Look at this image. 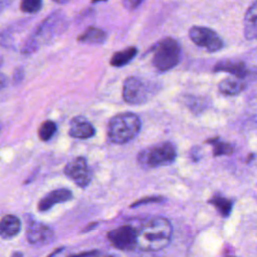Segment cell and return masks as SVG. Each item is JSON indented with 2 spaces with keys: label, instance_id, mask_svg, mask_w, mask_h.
Here are the masks:
<instances>
[{
  "label": "cell",
  "instance_id": "obj_10",
  "mask_svg": "<svg viewBox=\"0 0 257 257\" xmlns=\"http://www.w3.org/2000/svg\"><path fill=\"white\" fill-rule=\"evenodd\" d=\"M27 241L35 246H43L51 243L54 239L53 231L50 227L32 221L28 224L26 229Z\"/></svg>",
  "mask_w": 257,
  "mask_h": 257
},
{
  "label": "cell",
  "instance_id": "obj_2",
  "mask_svg": "<svg viewBox=\"0 0 257 257\" xmlns=\"http://www.w3.org/2000/svg\"><path fill=\"white\" fill-rule=\"evenodd\" d=\"M68 25V20L64 12L57 10L48 15L32 32V34L25 41L22 52L32 53L36 51L41 45L49 43L55 37L62 34Z\"/></svg>",
  "mask_w": 257,
  "mask_h": 257
},
{
  "label": "cell",
  "instance_id": "obj_26",
  "mask_svg": "<svg viewBox=\"0 0 257 257\" xmlns=\"http://www.w3.org/2000/svg\"><path fill=\"white\" fill-rule=\"evenodd\" d=\"M11 2H12V0H1V9L4 10V8L6 6H8Z\"/></svg>",
  "mask_w": 257,
  "mask_h": 257
},
{
  "label": "cell",
  "instance_id": "obj_19",
  "mask_svg": "<svg viewBox=\"0 0 257 257\" xmlns=\"http://www.w3.org/2000/svg\"><path fill=\"white\" fill-rule=\"evenodd\" d=\"M208 203L214 206L222 217H228L231 214L233 202L230 199L225 198L224 196L216 194L208 200Z\"/></svg>",
  "mask_w": 257,
  "mask_h": 257
},
{
  "label": "cell",
  "instance_id": "obj_11",
  "mask_svg": "<svg viewBox=\"0 0 257 257\" xmlns=\"http://www.w3.org/2000/svg\"><path fill=\"white\" fill-rule=\"evenodd\" d=\"M72 197H73V195H72L71 191L68 189L61 188V189L53 190L39 200L38 206H37L38 211H40V212L48 211L55 204L67 202V201L71 200Z\"/></svg>",
  "mask_w": 257,
  "mask_h": 257
},
{
  "label": "cell",
  "instance_id": "obj_16",
  "mask_svg": "<svg viewBox=\"0 0 257 257\" xmlns=\"http://www.w3.org/2000/svg\"><path fill=\"white\" fill-rule=\"evenodd\" d=\"M21 228V223L15 215H4L0 222V234L3 239H10L16 236Z\"/></svg>",
  "mask_w": 257,
  "mask_h": 257
},
{
  "label": "cell",
  "instance_id": "obj_1",
  "mask_svg": "<svg viewBox=\"0 0 257 257\" xmlns=\"http://www.w3.org/2000/svg\"><path fill=\"white\" fill-rule=\"evenodd\" d=\"M173 227L164 217H152L138 227V249L146 252L159 251L168 246Z\"/></svg>",
  "mask_w": 257,
  "mask_h": 257
},
{
  "label": "cell",
  "instance_id": "obj_18",
  "mask_svg": "<svg viewBox=\"0 0 257 257\" xmlns=\"http://www.w3.org/2000/svg\"><path fill=\"white\" fill-rule=\"evenodd\" d=\"M137 53H138L137 47H135V46L126 47L123 50L113 53L110 57L109 63L111 66H114V67L123 66V65L127 64L128 62H131L134 59V57L137 55Z\"/></svg>",
  "mask_w": 257,
  "mask_h": 257
},
{
  "label": "cell",
  "instance_id": "obj_6",
  "mask_svg": "<svg viewBox=\"0 0 257 257\" xmlns=\"http://www.w3.org/2000/svg\"><path fill=\"white\" fill-rule=\"evenodd\" d=\"M189 38L197 46L205 48L208 52H217L224 46L220 35L213 29L205 26H192L189 29Z\"/></svg>",
  "mask_w": 257,
  "mask_h": 257
},
{
  "label": "cell",
  "instance_id": "obj_7",
  "mask_svg": "<svg viewBox=\"0 0 257 257\" xmlns=\"http://www.w3.org/2000/svg\"><path fill=\"white\" fill-rule=\"evenodd\" d=\"M109 243L121 251H133L138 248V228L134 225H122L109 230L106 234Z\"/></svg>",
  "mask_w": 257,
  "mask_h": 257
},
{
  "label": "cell",
  "instance_id": "obj_8",
  "mask_svg": "<svg viewBox=\"0 0 257 257\" xmlns=\"http://www.w3.org/2000/svg\"><path fill=\"white\" fill-rule=\"evenodd\" d=\"M149 96L148 85L137 76H128L123 81L122 98L131 104H142Z\"/></svg>",
  "mask_w": 257,
  "mask_h": 257
},
{
  "label": "cell",
  "instance_id": "obj_4",
  "mask_svg": "<svg viewBox=\"0 0 257 257\" xmlns=\"http://www.w3.org/2000/svg\"><path fill=\"white\" fill-rule=\"evenodd\" d=\"M153 66L160 72L172 69L179 64L182 55L180 43L173 37H166L158 41L152 48Z\"/></svg>",
  "mask_w": 257,
  "mask_h": 257
},
{
  "label": "cell",
  "instance_id": "obj_3",
  "mask_svg": "<svg viewBox=\"0 0 257 257\" xmlns=\"http://www.w3.org/2000/svg\"><path fill=\"white\" fill-rule=\"evenodd\" d=\"M140 130V117L133 112H122L109 119L107 137L114 144H125L137 137Z\"/></svg>",
  "mask_w": 257,
  "mask_h": 257
},
{
  "label": "cell",
  "instance_id": "obj_15",
  "mask_svg": "<svg viewBox=\"0 0 257 257\" xmlns=\"http://www.w3.org/2000/svg\"><path fill=\"white\" fill-rule=\"evenodd\" d=\"M245 87L246 83L244 81V78H240L234 75L222 79L218 84L219 91L225 95L239 94L245 89Z\"/></svg>",
  "mask_w": 257,
  "mask_h": 257
},
{
  "label": "cell",
  "instance_id": "obj_24",
  "mask_svg": "<svg viewBox=\"0 0 257 257\" xmlns=\"http://www.w3.org/2000/svg\"><path fill=\"white\" fill-rule=\"evenodd\" d=\"M143 1L144 0H121V3L126 10L133 11L137 9L143 3Z\"/></svg>",
  "mask_w": 257,
  "mask_h": 257
},
{
  "label": "cell",
  "instance_id": "obj_25",
  "mask_svg": "<svg viewBox=\"0 0 257 257\" xmlns=\"http://www.w3.org/2000/svg\"><path fill=\"white\" fill-rule=\"evenodd\" d=\"M23 76H24L23 70H22L21 68H17V69L15 70V72L13 73V80L19 82V81L23 78Z\"/></svg>",
  "mask_w": 257,
  "mask_h": 257
},
{
  "label": "cell",
  "instance_id": "obj_21",
  "mask_svg": "<svg viewBox=\"0 0 257 257\" xmlns=\"http://www.w3.org/2000/svg\"><path fill=\"white\" fill-rule=\"evenodd\" d=\"M55 132H56V123L52 120H45L39 126L38 137L41 141L46 142L52 138Z\"/></svg>",
  "mask_w": 257,
  "mask_h": 257
},
{
  "label": "cell",
  "instance_id": "obj_27",
  "mask_svg": "<svg viewBox=\"0 0 257 257\" xmlns=\"http://www.w3.org/2000/svg\"><path fill=\"white\" fill-rule=\"evenodd\" d=\"M53 2H55V3H57V4H65V3H67L69 0H52Z\"/></svg>",
  "mask_w": 257,
  "mask_h": 257
},
{
  "label": "cell",
  "instance_id": "obj_28",
  "mask_svg": "<svg viewBox=\"0 0 257 257\" xmlns=\"http://www.w3.org/2000/svg\"><path fill=\"white\" fill-rule=\"evenodd\" d=\"M104 1H107V0H91V3H92V4H96V3L104 2Z\"/></svg>",
  "mask_w": 257,
  "mask_h": 257
},
{
  "label": "cell",
  "instance_id": "obj_17",
  "mask_svg": "<svg viewBox=\"0 0 257 257\" xmlns=\"http://www.w3.org/2000/svg\"><path fill=\"white\" fill-rule=\"evenodd\" d=\"M106 32L98 27L89 26L78 37L77 41L88 44H102L106 40Z\"/></svg>",
  "mask_w": 257,
  "mask_h": 257
},
{
  "label": "cell",
  "instance_id": "obj_5",
  "mask_svg": "<svg viewBox=\"0 0 257 257\" xmlns=\"http://www.w3.org/2000/svg\"><path fill=\"white\" fill-rule=\"evenodd\" d=\"M176 158V147L170 142H164L141 151L138 156V162L144 169H152L168 166L174 163Z\"/></svg>",
  "mask_w": 257,
  "mask_h": 257
},
{
  "label": "cell",
  "instance_id": "obj_23",
  "mask_svg": "<svg viewBox=\"0 0 257 257\" xmlns=\"http://www.w3.org/2000/svg\"><path fill=\"white\" fill-rule=\"evenodd\" d=\"M161 200H163V198L160 197V196H151V197H147V198L136 201L134 204L131 205V207L134 208V207H137V206H140V205H143V204L157 203V202H161Z\"/></svg>",
  "mask_w": 257,
  "mask_h": 257
},
{
  "label": "cell",
  "instance_id": "obj_13",
  "mask_svg": "<svg viewBox=\"0 0 257 257\" xmlns=\"http://www.w3.org/2000/svg\"><path fill=\"white\" fill-rule=\"evenodd\" d=\"M214 71H226L240 78H244L249 73L245 63L236 59H224L217 62Z\"/></svg>",
  "mask_w": 257,
  "mask_h": 257
},
{
  "label": "cell",
  "instance_id": "obj_12",
  "mask_svg": "<svg viewBox=\"0 0 257 257\" xmlns=\"http://www.w3.org/2000/svg\"><path fill=\"white\" fill-rule=\"evenodd\" d=\"M68 134L75 139H88L94 136L95 130L89 121L81 116H77L71 119Z\"/></svg>",
  "mask_w": 257,
  "mask_h": 257
},
{
  "label": "cell",
  "instance_id": "obj_20",
  "mask_svg": "<svg viewBox=\"0 0 257 257\" xmlns=\"http://www.w3.org/2000/svg\"><path fill=\"white\" fill-rule=\"evenodd\" d=\"M206 143L210 144L213 147V156L214 157L231 155L234 152V147L231 144L222 141L219 137L209 139L206 141Z\"/></svg>",
  "mask_w": 257,
  "mask_h": 257
},
{
  "label": "cell",
  "instance_id": "obj_14",
  "mask_svg": "<svg viewBox=\"0 0 257 257\" xmlns=\"http://www.w3.org/2000/svg\"><path fill=\"white\" fill-rule=\"evenodd\" d=\"M244 36L247 40L257 39V0L254 1L245 12Z\"/></svg>",
  "mask_w": 257,
  "mask_h": 257
},
{
  "label": "cell",
  "instance_id": "obj_9",
  "mask_svg": "<svg viewBox=\"0 0 257 257\" xmlns=\"http://www.w3.org/2000/svg\"><path fill=\"white\" fill-rule=\"evenodd\" d=\"M64 174L80 188H85L91 181V171L83 157L69 161L64 167Z\"/></svg>",
  "mask_w": 257,
  "mask_h": 257
},
{
  "label": "cell",
  "instance_id": "obj_22",
  "mask_svg": "<svg viewBox=\"0 0 257 257\" xmlns=\"http://www.w3.org/2000/svg\"><path fill=\"white\" fill-rule=\"evenodd\" d=\"M42 0H20V10L24 13L34 14L42 8Z\"/></svg>",
  "mask_w": 257,
  "mask_h": 257
}]
</instances>
